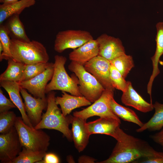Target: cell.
<instances>
[{
    "label": "cell",
    "instance_id": "cell-1",
    "mask_svg": "<svg viewBox=\"0 0 163 163\" xmlns=\"http://www.w3.org/2000/svg\"><path fill=\"white\" fill-rule=\"evenodd\" d=\"M117 143L109 157L99 163H128L141 158L163 155L145 141L127 134L120 127L113 137Z\"/></svg>",
    "mask_w": 163,
    "mask_h": 163
},
{
    "label": "cell",
    "instance_id": "cell-2",
    "mask_svg": "<svg viewBox=\"0 0 163 163\" xmlns=\"http://www.w3.org/2000/svg\"><path fill=\"white\" fill-rule=\"evenodd\" d=\"M56 93L53 91L47 93L46 110L43 113L41 120L34 128L37 129H54L62 133L69 141L72 140L71 130L69 126L71 123L73 116L68 115L64 116L56 101Z\"/></svg>",
    "mask_w": 163,
    "mask_h": 163
},
{
    "label": "cell",
    "instance_id": "cell-3",
    "mask_svg": "<svg viewBox=\"0 0 163 163\" xmlns=\"http://www.w3.org/2000/svg\"><path fill=\"white\" fill-rule=\"evenodd\" d=\"M10 49L11 58L25 64L47 62L49 59L45 47L36 40L26 42L11 39Z\"/></svg>",
    "mask_w": 163,
    "mask_h": 163
},
{
    "label": "cell",
    "instance_id": "cell-4",
    "mask_svg": "<svg viewBox=\"0 0 163 163\" xmlns=\"http://www.w3.org/2000/svg\"><path fill=\"white\" fill-rule=\"evenodd\" d=\"M54 70L53 76L45 89L48 93L54 90H60L76 96H82L78 88V80L75 75L69 76L65 65L67 59L66 57L58 55L54 56Z\"/></svg>",
    "mask_w": 163,
    "mask_h": 163
},
{
    "label": "cell",
    "instance_id": "cell-5",
    "mask_svg": "<svg viewBox=\"0 0 163 163\" xmlns=\"http://www.w3.org/2000/svg\"><path fill=\"white\" fill-rule=\"evenodd\" d=\"M14 126L22 147L36 151L48 150L50 137L45 132L28 126L20 117H17Z\"/></svg>",
    "mask_w": 163,
    "mask_h": 163
},
{
    "label": "cell",
    "instance_id": "cell-6",
    "mask_svg": "<svg viewBox=\"0 0 163 163\" xmlns=\"http://www.w3.org/2000/svg\"><path fill=\"white\" fill-rule=\"evenodd\" d=\"M68 68L78 80V88L81 94L91 103L101 96L105 90L96 78L87 71L84 66L71 61Z\"/></svg>",
    "mask_w": 163,
    "mask_h": 163
},
{
    "label": "cell",
    "instance_id": "cell-7",
    "mask_svg": "<svg viewBox=\"0 0 163 163\" xmlns=\"http://www.w3.org/2000/svg\"><path fill=\"white\" fill-rule=\"evenodd\" d=\"M93 39L91 33L86 30H68L60 31L56 36L54 50L59 53L68 49L74 50Z\"/></svg>",
    "mask_w": 163,
    "mask_h": 163
},
{
    "label": "cell",
    "instance_id": "cell-8",
    "mask_svg": "<svg viewBox=\"0 0 163 163\" xmlns=\"http://www.w3.org/2000/svg\"><path fill=\"white\" fill-rule=\"evenodd\" d=\"M114 90L105 89L101 97L87 107L73 112V116L85 120L94 116L112 117L118 120L119 118L111 110L110 103L114 97Z\"/></svg>",
    "mask_w": 163,
    "mask_h": 163
},
{
    "label": "cell",
    "instance_id": "cell-9",
    "mask_svg": "<svg viewBox=\"0 0 163 163\" xmlns=\"http://www.w3.org/2000/svg\"><path fill=\"white\" fill-rule=\"evenodd\" d=\"M22 146L17 130L13 127L8 133L0 135L1 163H11L21 151Z\"/></svg>",
    "mask_w": 163,
    "mask_h": 163
},
{
    "label": "cell",
    "instance_id": "cell-10",
    "mask_svg": "<svg viewBox=\"0 0 163 163\" xmlns=\"http://www.w3.org/2000/svg\"><path fill=\"white\" fill-rule=\"evenodd\" d=\"M110 61L98 55L84 66L86 70L91 74L105 89L114 90L110 77Z\"/></svg>",
    "mask_w": 163,
    "mask_h": 163
},
{
    "label": "cell",
    "instance_id": "cell-11",
    "mask_svg": "<svg viewBox=\"0 0 163 163\" xmlns=\"http://www.w3.org/2000/svg\"><path fill=\"white\" fill-rule=\"evenodd\" d=\"M54 70V64L51 62L42 73L30 80L18 83L21 88L26 89L34 97L46 98V88L48 82L52 78Z\"/></svg>",
    "mask_w": 163,
    "mask_h": 163
},
{
    "label": "cell",
    "instance_id": "cell-12",
    "mask_svg": "<svg viewBox=\"0 0 163 163\" xmlns=\"http://www.w3.org/2000/svg\"><path fill=\"white\" fill-rule=\"evenodd\" d=\"M98 44V55L109 61L126 53L121 40L118 38L104 34L96 39Z\"/></svg>",
    "mask_w": 163,
    "mask_h": 163
},
{
    "label": "cell",
    "instance_id": "cell-13",
    "mask_svg": "<svg viewBox=\"0 0 163 163\" xmlns=\"http://www.w3.org/2000/svg\"><path fill=\"white\" fill-rule=\"evenodd\" d=\"M20 93L24 100V107L27 115L34 127L40 121L43 111L47 107V98L33 97L26 89L22 88H21Z\"/></svg>",
    "mask_w": 163,
    "mask_h": 163
},
{
    "label": "cell",
    "instance_id": "cell-14",
    "mask_svg": "<svg viewBox=\"0 0 163 163\" xmlns=\"http://www.w3.org/2000/svg\"><path fill=\"white\" fill-rule=\"evenodd\" d=\"M121 122L112 117H100L99 119L87 123V126L90 134H100L113 137Z\"/></svg>",
    "mask_w": 163,
    "mask_h": 163
},
{
    "label": "cell",
    "instance_id": "cell-15",
    "mask_svg": "<svg viewBox=\"0 0 163 163\" xmlns=\"http://www.w3.org/2000/svg\"><path fill=\"white\" fill-rule=\"evenodd\" d=\"M121 100L125 105L144 113L150 112L154 109L153 104L144 100L134 89L130 81H127L126 89L123 92Z\"/></svg>",
    "mask_w": 163,
    "mask_h": 163
},
{
    "label": "cell",
    "instance_id": "cell-16",
    "mask_svg": "<svg viewBox=\"0 0 163 163\" xmlns=\"http://www.w3.org/2000/svg\"><path fill=\"white\" fill-rule=\"evenodd\" d=\"M71 124L72 140L75 148L80 152L87 146L91 135L87 126L86 120L73 116Z\"/></svg>",
    "mask_w": 163,
    "mask_h": 163
},
{
    "label": "cell",
    "instance_id": "cell-17",
    "mask_svg": "<svg viewBox=\"0 0 163 163\" xmlns=\"http://www.w3.org/2000/svg\"><path fill=\"white\" fill-rule=\"evenodd\" d=\"M99 48L96 40L92 39L79 47L74 49L69 54V58L72 61L84 66L87 62L98 55Z\"/></svg>",
    "mask_w": 163,
    "mask_h": 163
},
{
    "label": "cell",
    "instance_id": "cell-18",
    "mask_svg": "<svg viewBox=\"0 0 163 163\" xmlns=\"http://www.w3.org/2000/svg\"><path fill=\"white\" fill-rule=\"evenodd\" d=\"M0 86L8 93L11 100L19 110L24 123L31 127H34L30 120L26 112L24 103L20 95L21 88L17 82L0 80Z\"/></svg>",
    "mask_w": 163,
    "mask_h": 163
},
{
    "label": "cell",
    "instance_id": "cell-19",
    "mask_svg": "<svg viewBox=\"0 0 163 163\" xmlns=\"http://www.w3.org/2000/svg\"><path fill=\"white\" fill-rule=\"evenodd\" d=\"M157 34L156 36V48L154 55L151 57L153 71L147 85V92L151 96L152 84L154 79L159 74L158 64L161 56L163 54V22H159L156 25Z\"/></svg>",
    "mask_w": 163,
    "mask_h": 163
},
{
    "label": "cell",
    "instance_id": "cell-20",
    "mask_svg": "<svg viewBox=\"0 0 163 163\" xmlns=\"http://www.w3.org/2000/svg\"><path fill=\"white\" fill-rule=\"evenodd\" d=\"M62 92V96L56 97V101L57 105H60L62 113L65 117L76 108L91 104L92 103L84 96L70 95L63 91Z\"/></svg>",
    "mask_w": 163,
    "mask_h": 163
},
{
    "label": "cell",
    "instance_id": "cell-21",
    "mask_svg": "<svg viewBox=\"0 0 163 163\" xmlns=\"http://www.w3.org/2000/svg\"><path fill=\"white\" fill-rule=\"evenodd\" d=\"M19 15H13L8 18L4 24L11 39L29 42L24 26L19 18Z\"/></svg>",
    "mask_w": 163,
    "mask_h": 163
},
{
    "label": "cell",
    "instance_id": "cell-22",
    "mask_svg": "<svg viewBox=\"0 0 163 163\" xmlns=\"http://www.w3.org/2000/svg\"><path fill=\"white\" fill-rule=\"evenodd\" d=\"M35 2V0H19L11 3L0 5V24L13 15H20L25 9L34 5Z\"/></svg>",
    "mask_w": 163,
    "mask_h": 163
},
{
    "label": "cell",
    "instance_id": "cell-23",
    "mask_svg": "<svg viewBox=\"0 0 163 163\" xmlns=\"http://www.w3.org/2000/svg\"><path fill=\"white\" fill-rule=\"evenodd\" d=\"M5 70L0 75V80L9 81L19 82L21 81L25 64L16 61L12 58L8 60Z\"/></svg>",
    "mask_w": 163,
    "mask_h": 163
},
{
    "label": "cell",
    "instance_id": "cell-24",
    "mask_svg": "<svg viewBox=\"0 0 163 163\" xmlns=\"http://www.w3.org/2000/svg\"><path fill=\"white\" fill-rule=\"evenodd\" d=\"M155 112L152 117L146 123L136 129L137 133L147 130L150 131L160 130L163 127V104L156 101L153 104Z\"/></svg>",
    "mask_w": 163,
    "mask_h": 163
},
{
    "label": "cell",
    "instance_id": "cell-25",
    "mask_svg": "<svg viewBox=\"0 0 163 163\" xmlns=\"http://www.w3.org/2000/svg\"><path fill=\"white\" fill-rule=\"evenodd\" d=\"M110 106L113 113L119 118L125 121L136 124L140 127L143 124L136 113L132 110L119 104L113 97L111 101Z\"/></svg>",
    "mask_w": 163,
    "mask_h": 163
},
{
    "label": "cell",
    "instance_id": "cell-26",
    "mask_svg": "<svg viewBox=\"0 0 163 163\" xmlns=\"http://www.w3.org/2000/svg\"><path fill=\"white\" fill-rule=\"evenodd\" d=\"M46 153L45 151H36L22 147L21 151L11 163H34L41 160Z\"/></svg>",
    "mask_w": 163,
    "mask_h": 163
},
{
    "label": "cell",
    "instance_id": "cell-27",
    "mask_svg": "<svg viewBox=\"0 0 163 163\" xmlns=\"http://www.w3.org/2000/svg\"><path fill=\"white\" fill-rule=\"evenodd\" d=\"M125 78L134 64L132 57L126 53L114 59L110 62Z\"/></svg>",
    "mask_w": 163,
    "mask_h": 163
},
{
    "label": "cell",
    "instance_id": "cell-28",
    "mask_svg": "<svg viewBox=\"0 0 163 163\" xmlns=\"http://www.w3.org/2000/svg\"><path fill=\"white\" fill-rule=\"evenodd\" d=\"M51 62L26 64L21 82L30 80L44 72Z\"/></svg>",
    "mask_w": 163,
    "mask_h": 163
},
{
    "label": "cell",
    "instance_id": "cell-29",
    "mask_svg": "<svg viewBox=\"0 0 163 163\" xmlns=\"http://www.w3.org/2000/svg\"><path fill=\"white\" fill-rule=\"evenodd\" d=\"M17 117L12 111L0 113V133L5 134L9 132L14 126Z\"/></svg>",
    "mask_w": 163,
    "mask_h": 163
},
{
    "label": "cell",
    "instance_id": "cell-30",
    "mask_svg": "<svg viewBox=\"0 0 163 163\" xmlns=\"http://www.w3.org/2000/svg\"><path fill=\"white\" fill-rule=\"evenodd\" d=\"M0 42L3 47V52L0 56V61L3 59L8 60L11 58L10 47L11 39L3 24L0 26Z\"/></svg>",
    "mask_w": 163,
    "mask_h": 163
},
{
    "label": "cell",
    "instance_id": "cell-31",
    "mask_svg": "<svg viewBox=\"0 0 163 163\" xmlns=\"http://www.w3.org/2000/svg\"><path fill=\"white\" fill-rule=\"evenodd\" d=\"M110 77L113 86L115 88L123 92L126 89L127 81H126L120 72L111 64L110 67Z\"/></svg>",
    "mask_w": 163,
    "mask_h": 163
},
{
    "label": "cell",
    "instance_id": "cell-32",
    "mask_svg": "<svg viewBox=\"0 0 163 163\" xmlns=\"http://www.w3.org/2000/svg\"><path fill=\"white\" fill-rule=\"evenodd\" d=\"M17 108L12 101L7 98L0 89V113L9 110L11 109Z\"/></svg>",
    "mask_w": 163,
    "mask_h": 163
},
{
    "label": "cell",
    "instance_id": "cell-33",
    "mask_svg": "<svg viewBox=\"0 0 163 163\" xmlns=\"http://www.w3.org/2000/svg\"><path fill=\"white\" fill-rule=\"evenodd\" d=\"M133 163H163V155L155 157L141 158Z\"/></svg>",
    "mask_w": 163,
    "mask_h": 163
},
{
    "label": "cell",
    "instance_id": "cell-34",
    "mask_svg": "<svg viewBox=\"0 0 163 163\" xmlns=\"http://www.w3.org/2000/svg\"><path fill=\"white\" fill-rule=\"evenodd\" d=\"M44 163H59L60 160L58 157L52 153H46L44 157Z\"/></svg>",
    "mask_w": 163,
    "mask_h": 163
},
{
    "label": "cell",
    "instance_id": "cell-35",
    "mask_svg": "<svg viewBox=\"0 0 163 163\" xmlns=\"http://www.w3.org/2000/svg\"><path fill=\"white\" fill-rule=\"evenodd\" d=\"M150 138L155 142L161 145L163 150V128L158 132L151 136Z\"/></svg>",
    "mask_w": 163,
    "mask_h": 163
},
{
    "label": "cell",
    "instance_id": "cell-36",
    "mask_svg": "<svg viewBox=\"0 0 163 163\" xmlns=\"http://www.w3.org/2000/svg\"><path fill=\"white\" fill-rule=\"evenodd\" d=\"M95 160V159L83 155L79 157L78 161L79 163H94Z\"/></svg>",
    "mask_w": 163,
    "mask_h": 163
},
{
    "label": "cell",
    "instance_id": "cell-37",
    "mask_svg": "<svg viewBox=\"0 0 163 163\" xmlns=\"http://www.w3.org/2000/svg\"><path fill=\"white\" fill-rule=\"evenodd\" d=\"M19 0H0V2L2 4H9L13 3Z\"/></svg>",
    "mask_w": 163,
    "mask_h": 163
},
{
    "label": "cell",
    "instance_id": "cell-38",
    "mask_svg": "<svg viewBox=\"0 0 163 163\" xmlns=\"http://www.w3.org/2000/svg\"><path fill=\"white\" fill-rule=\"evenodd\" d=\"M3 47L1 43L0 42V56L2 54V53L3 52Z\"/></svg>",
    "mask_w": 163,
    "mask_h": 163
}]
</instances>
